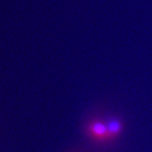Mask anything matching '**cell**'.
Instances as JSON below:
<instances>
[{
  "label": "cell",
  "mask_w": 152,
  "mask_h": 152,
  "mask_svg": "<svg viewBox=\"0 0 152 152\" xmlns=\"http://www.w3.org/2000/svg\"><path fill=\"white\" fill-rule=\"evenodd\" d=\"M106 124L108 131L109 141L117 139L122 134L124 129V124L119 118H111L106 122Z\"/></svg>",
  "instance_id": "2"
},
{
  "label": "cell",
  "mask_w": 152,
  "mask_h": 152,
  "mask_svg": "<svg viewBox=\"0 0 152 152\" xmlns=\"http://www.w3.org/2000/svg\"><path fill=\"white\" fill-rule=\"evenodd\" d=\"M87 135L94 141L99 143H105L109 141L108 131L106 122L102 120H91L86 128Z\"/></svg>",
  "instance_id": "1"
}]
</instances>
